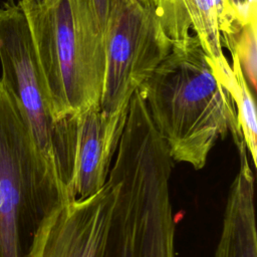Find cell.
<instances>
[{"label":"cell","mask_w":257,"mask_h":257,"mask_svg":"<svg viewBox=\"0 0 257 257\" xmlns=\"http://www.w3.org/2000/svg\"><path fill=\"white\" fill-rule=\"evenodd\" d=\"M173 164L145 99L135 93L107 178L115 197L102 257H175Z\"/></svg>","instance_id":"cell-1"},{"label":"cell","mask_w":257,"mask_h":257,"mask_svg":"<svg viewBox=\"0 0 257 257\" xmlns=\"http://www.w3.org/2000/svg\"><path fill=\"white\" fill-rule=\"evenodd\" d=\"M195 36L171 50L139 91L172 159L201 170L217 141L233 136L244 143L227 82Z\"/></svg>","instance_id":"cell-2"},{"label":"cell","mask_w":257,"mask_h":257,"mask_svg":"<svg viewBox=\"0 0 257 257\" xmlns=\"http://www.w3.org/2000/svg\"><path fill=\"white\" fill-rule=\"evenodd\" d=\"M30 31L53 121L100 101L104 31L90 0H16Z\"/></svg>","instance_id":"cell-3"},{"label":"cell","mask_w":257,"mask_h":257,"mask_svg":"<svg viewBox=\"0 0 257 257\" xmlns=\"http://www.w3.org/2000/svg\"><path fill=\"white\" fill-rule=\"evenodd\" d=\"M66 200L53 166L0 81V257H33L43 225Z\"/></svg>","instance_id":"cell-4"},{"label":"cell","mask_w":257,"mask_h":257,"mask_svg":"<svg viewBox=\"0 0 257 257\" xmlns=\"http://www.w3.org/2000/svg\"><path fill=\"white\" fill-rule=\"evenodd\" d=\"M171 47L156 4L113 0L104 27L101 111L106 115L126 112L134 92L150 78Z\"/></svg>","instance_id":"cell-5"},{"label":"cell","mask_w":257,"mask_h":257,"mask_svg":"<svg viewBox=\"0 0 257 257\" xmlns=\"http://www.w3.org/2000/svg\"><path fill=\"white\" fill-rule=\"evenodd\" d=\"M126 113L106 115L97 103L54 121L52 163L68 200L86 198L103 188Z\"/></svg>","instance_id":"cell-6"},{"label":"cell","mask_w":257,"mask_h":257,"mask_svg":"<svg viewBox=\"0 0 257 257\" xmlns=\"http://www.w3.org/2000/svg\"><path fill=\"white\" fill-rule=\"evenodd\" d=\"M0 81L15 101L41 153L53 166L51 137L54 121L28 24L16 0H4L0 4Z\"/></svg>","instance_id":"cell-7"},{"label":"cell","mask_w":257,"mask_h":257,"mask_svg":"<svg viewBox=\"0 0 257 257\" xmlns=\"http://www.w3.org/2000/svg\"><path fill=\"white\" fill-rule=\"evenodd\" d=\"M114 197L107 179L96 193L63 202L43 225L33 257H102Z\"/></svg>","instance_id":"cell-8"},{"label":"cell","mask_w":257,"mask_h":257,"mask_svg":"<svg viewBox=\"0 0 257 257\" xmlns=\"http://www.w3.org/2000/svg\"><path fill=\"white\" fill-rule=\"evenodd\" d=\"M156 8L172 43L195 36L217 71H231L223 45L243 23L228 0H157Z\"/></svg>","instance_id":"cell-9"},{"label":"cell","mask_w":257,"mask_h":257,"mask_svg":"<svg viewBox=\"0 0 257 257\" xmlns=\"http://www.w3.org/2000/svg\"><path fill=\"white\" fill-rule=\"evenodd\" d=\"M237 151L240 166L228 192L214 257H257L255 178L246 146Z\"/></svg>","instance_id":"cell-10"},{"label":"cell","mask_w":257,"mask_h":257,"mask_svg":"<svg viewBox=\"0 0 257 257\" xmlns=\"http://www.w3.org/2000/svg\"><path fill=\"white\" fill-rule=\"evenodd\" d=\"M232 56V73L227 87L232 95L237 113L238 124L251 162L257 166V119L254 94L251 91L245 76L241 70L238 58Z\"/></svg>","instance_id":"cell-11"},{"label":"cell","mask_w":257,"mask_h":257,"mask_svg":"<svg viewBox=\"0 0 257 257\" xmlns=\"http://www.w3.org/2000/svg\"><path fill=\"white\" fill-rule=\"evenodd\" d=\"M238 58L241 70L251 89L256 91L257 76V28L256 20L248 21L224 44Z\"/></svg>","instance_id":"cell-12"},{"label":"cell","mask_w":257,"mask_h":257,"mask_svg":"<svg viewBox=\"0 0 257 257\" xmlns=\"http://www.w3.org/2000/svg\"><path fill=\"white\" fill-rule=\"evenodd\" d=\"M242 23L256 20V0H228Z\"/></svg>","instance_id":"cell-13"},{"label":"cell","mask_w":257,"mask_h":257,"mask_svg":"<svg viewBox=\"0 0 257 257\" xmlns=\"http://www.w3.org/2000/svg\"><path fill=\"white\" fill-rule=\"evenodd\" d=\"M95 11V14L99 20V23L104 31L106 20L108 17L109 9L113 0H90Z\"/></svg>","instance_id":"cell-14"},{"label":"cell","mask_w":257,"mask_h":257,"mask_svg":"<svg viewBox=\"0 0 257 257\" xmlns=\"http://www.w3.org/2000/svg\"><path fill=\"white\" fill-rule=\"evenodd\" d=\"M143 1H145V2H150V3H154V4H156V2H157V0H143Z\"/></svg>","instance_id":"cell-15"}]
</instances>
